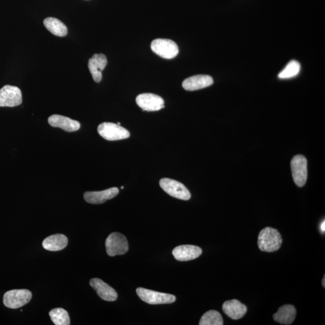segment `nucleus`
I'll return each instance as SVG.
<instances>
[{
    "label": "nucleus",
    "mask_w": 325,
    "mask_h": 325,
    "mask_svg": "<svg viewBox=\"0 0 325 325\" xmlns=\"http://www.w3.org/2000/svg\"><path fill=\"white\" fill-rule=\"evenodd\" d=\"M282 242L279 231L271 227L261 230L258 239L259 249L264 252L272 253L280 249Z\"/></svg>",
    "instance_id": "nucleus-1"
},
{
    "label": "nucleus",
    "mask_w": 325,
    "mask_h": 325,
    "mask_svg": "<svg viewBox=\"0 0 325 325\" xmlns=\"http://www.w3.org/2000/svg\"><path fill=\"white\" fill-rule=\"evenodd\" d=\"M203 253L201 247L194 245H181L172 251V254L178 261H187L198 258Z\"/></svg>",
    "instance_id": "nucleus-13"
},
{
    "label": "nucleus",
    "mask_w": 325,
    "mask_h": 325,
    "mask_svg": "<svg viewBox=\"0 0 325 325\" xmlns=\"http://www.w3.org/2000/svg\"><path fill=\"white\" fill-rule=\"evenodd\" d=\"M213 84L212 77L208 75H196L189 77L184 80L183 88L189 91H194L207 88Z\"/></svg>",
    "instance_id": "nucleus-14"
},
{
    "label": "nucleus",
    "mask_w": 325,
    "mask_h": 325,
    "mask_svg": "<svg viewBox=\"0 0 325 325\" xmlns=\"http://www.w3.org/2000/svg\"><path fill=\"white\" fill-rule=\"evenodd\" d=\"M118 193L119 189L117 187H112L99 192H87L84 194V199L89 204H101L113 199Z\"/></svg>",
    "instance_id": "nucleus-15"
},
{
    "label": "nucleus",
    "mask_w": 325,
    "mask_h": 325,
    "mask_svg": "<svg viewBox=\"0 0 325 325\" xmlns=\"http://www.w3.org/2000/svg\"><path fill=\"white\" fill-rule=\"evenodd\" d=\"M48 123L52 127L60 128L67 132H76L81 127L80 122L77 120L59 115H53L49 117Z\"/></svg>",
    "instance_id": "nucleus-16"
},
{
    "label": "nucleus",
    "mask_w": 325,
    "mask_h": 325,
    "mask_svg": "<svg viewBox=\"0 0 325 325\" xmlns=\"http://www.w3.org/2000/svg\"><path fill=\"white\" fill-rule=\"evenodd\" d=\"M117 124H118V125H119V126H120V122H118V123H117Z\"/></svg>",
    "instance_id": "nucleus-26"
},
{
    "label": "nucleus",
    "mask_w": 325,
    "mask_h": 325,
    "mask_svg": "<svg viewBox=\"0 0 325 325\" xmlns=\"http://www.w3.org/2000/svg\"><path fill=\"white\" fill-rule=\"evenodd\" d=\"M136 293L141 300L152 305L172 304L176 301V297L172 294L160 293L141 287L137 289Z\"/></svg>",
    "instance_id": "nucleus-6"
},
{
    "label": "nucleus",
    "mask_w": 325,
    "mask_h": 325,
    "mask_svg": "<svg viewBox=\"0 0 325 325\" xmlns=\"http://www.w3.org/2000/svg\"><path fill=\"white\" fill-rule=\"evenodd\" d=\"M107 64L106 56L103 54H95L89 60L88 68L91 73L93 80L99 83L102 80V71L106 68Z\"/></svg>",
    "instance_id": "nucleus-12"
},
{
    "label": "nucleus",
    "mask_w": 325,
    "mask_h": 325,
    "mask_svg": "<svg viewBox=\"0 0 325 325\" xmlns=\"http://www.w3.org/2000/svg\"><path fill=\"white\" fill-rule=\"evenodd\" d=\"M32 293L26 289L12 290L8 291L3 296V303L6 307L16 309L21 308L31 301Z\"/></svg>",
    "instance_id": "nucleus-3"
},
{
    "label": "nucleus",
    "mask_w": 325,
    "mask_h": 325,
    "mask_svg": "<svg viewBox=\"0 0 325 325\" xmlns=\"http://www.w3.org/2000/svg\"><path fill=\"white\" fill-rule=\"evenodd\" d=\"M90 285L103 300L113 302L118 298V293L115 289L99 278H93L90 280Z\"/></svg>",
    "instance_id": "nucleus-11"
},
{
    "label": "nucleus",
    "mask_w": 325,
    "mask_h": 325,
    "mask_svg": "<svg viewBox=\"0 0 325 325\" xmlns=\"http://www.w3.org/2000/svg\"><path fill=\"white\" fill-rule=\"evenodd\" d=\"M49 316L56 325H69L71 324L69 314L63 308H55L50 311Z\"/></svg>",
    "instance_id": "nucleus-21"
},
{
    "label": "nucleus",
    "mask_w": 325,
    "mask_h": 325,
    "mask_svg": "<svg viewBox=\"0 0 325 325\" xmlns=\"http://www.w3.org/2000/svg\"><path fill=\"white\" fill-rule=\"evenodd\" d=\"M291 169L294 183L299 187H303L307 180V160L301 155L294 157L291 162Z\"/></svg>",
    "instance_id": "nucleus-9"
},
{
    "label": "nucleus",
    "mask_w": 325,
    "mask_h": 325,
    "mask_svg": "<svg viewBox=\"0 0 325 325\" xmlns=\"http://www.w3.org/2000/svg\"><path fill=\"white\" fill-rule=\"evenodd\" d=\"M160 186L166 193L176 198L184 201L189 200L191 194L189 190L182 183L170 179H162Z\"/></svg>",
    "instance_id": "nucleus-7"
},
{
    "label": "nucleus",
    "mask_w": 325,
    "mask_h": 325,
    "mask_svg": "<svg viewBox=\"0 0 325 325\" xmlns=\"http://www.w3.org/2000/svg\"><path fill=\"white\" fill-rule=\"evenodd\" d=\"M152 51L161 58L172 59L179 53L177 43L172 40L167 39H157L154 40L151 44Z\"/></svg>",
    "instance_id": "nucleus-4"
},
{
    "label": "nucleus",
    "mask_w": 325,
    "mask_h": 325,
    "mask_svg": "<svg viewBox=\"0 0 325 325\" xmlns=\"http://www.w3.org/2000/svg\"><path fill=\"white\" fill-rule=\"evenodd\" d=\"M301 71L300 63L296 60H291L281 71L278 77L281 79H289L293 78L298 75Z\"/></svg>",
    "instance_id": "nucleus-23"
},
{
    "label": "nucleus",
    "mask_w": 325,
    "mask_h": 325,
    "mask_svg": "<svg viewBox=\"0 0 325 325\" xmlns=\"http://www.w3.org/2000/svg\"><path fill=\"white\" fill-rule=\"evenodd\" d=\"M99 135L109 141L129 138L130 133L123 127L111 122H103L98 127Z\"/></svg>",
    "instance_id": "nucleus-2"
},
{
    "label": "nucleus",
    "mask_w": 325,
    "mask_h": 325,
    "mask_svg": "<svg viewBox=\"0 0 325 325\" xmlns=\"http://www.w3.org/2000/svg\"><path fill=\"white\" fill-rule=\"evenodd\" d=\"M68 238L61 234H55L43 241V248L49 251H59L65 249L68 244Z\"/></svg>",
    "instance_id": "nucleus-19"
},
{
    "label": "nucleus",
    "mask_w": 325,
    "mask_h": 325,
    "mask_svg": "<svg viewBox=\"0 0 325 325\" xmlns=\"http://www.w3.org/2000/svg\"><path fill=\"white\" fill-rule=\"evenodd\" d=\"M321 231H323V232H324V231H325V222H324V221H323V222L322 223H321Z\"/></svg>",
    "instance_id": "nucleus-24"
},
{
    "label": "nucleus",
    "mask_w": 325,
    "mask_h": 325,
    "mask_svg": "<svg viewBox=\"0 0 325 325\" xmlns=\"http://www.w3.org/2000/svg\"><path fill=\"white\" fill-rule=\"evenodd\" d=\"M200 325H222L223 319L218 311L210 310L203 315L199 321Z\"/></svg>",
    "instance_id": "nucleus-22"
},
{
    "label": "nucleus",
    "mask_w": 325,
    "mask_h": 325,
    "mask_svg": "<svg viewBox=\"0 0 325 325\" xmlns=\"http://www.w3.org/2000/svg\"><path fill=\"white\" fill-rule=\"evenodd\" d=\"M324 281H325V278H324V277H323V280H322V286H323V287H325V283H324Z\"/></svg>",
    "instance_id": "nucleus-25"
},
{
    "label": "nucleus",
    "mask_w": 325,
    "mask_h": 325,
    "mask_svg": "<svg viewBox=\"0 0 325 325\" xmlns=\"http://www.w3.org/2000/svg\"><path fill=\"white\" fill-rule=\"evenodd\" d=\"M123 189V186H122L121 187V189Z\"/></svg>",
    "instance_id": "nucleus-27"
},
{
    "label": "nucleus",
    "mask_w": 325,
    "mask_h": 325,
    "mask_svg": "<svg viewBox=\"0 0 325 325\" xmlns=\"http://www.w3.org/2000/svg\"><path fill=\"white\" fill-rule=\"evenodd\" d=\"M222 310L227 316L233 320L241 319L247 312L246 307L236 299L225 302L222 306Z\"/></svg>",
    "instance_id": "nucleus-17"
},
{
    "label": "nucleus",
    "mask_w": 325,
    "mask_h": 325,
    "mask_svg": "<svg viewBox=\"0 0 325 325\" xmlns=\"http://www.w3.org/2000/svg\"><path fill=\"white\" fill-rule=\"evenodd\" d=\"M46 29L54 35L64 37L68 34V29L63 23L58 19L49 17L43 21Z\"/></svg>",
    "instance_id": "nucleus-20"
},
{
    "label": "nucleus",
    "mask_w": 325,
    "mask_h": 325,
    "mask_svg": "<svg viewBox=\"0 0 325 325\" xmlns=\"http://www.w3.org/2000/svg\"><path fill=\"white\" fill-rule=\"evenodd\" d=\"M107 254L110 257L125 254L129 250V243L126 236L119 233L110 234L106 241Z\"/></svg>",
    "instance_id": "nucleus-5"
},
{
    "label": "nucleus",
    "mask_w": 325,
    "mask_h": 325,
    "mask_svg": "<svg viewBox=\"0 0 325 325\" xmlns=\"http://www.w3.org/2000/svg\"><path fill=\"white\" fill-rule=\"evenodd\" d=\"M22 103V93L18 87L6 85L0 89V107H16Z\"/></svg>",
    "instance_id": "nucleus-8"
},
{
    "label": "nucleus",
    "mask_w": 325,
    "mask_h": 325,
    "mask_svg": "<svg viewBox=\"0 0 325 325\" xmlns=\"http://www.w3.org/2000/svg\"><path fill=\"white\" fill-rule=\"evenodd\" d=\"M296 311L291 305H284L273 315V319L282 324H291L295 319Z\"/></svg>",
    "instance_id": "nucleus-18"
},
{
    "label": "nucleus",
    "mask_w": 325,
    "mask_h": 325,
    "mask_svg": "<svg viewBox=\"0 0 325 325\" xmlns=\"http://www.w3.org/2000/svg\"><path fill=\"white\" fill-rule=\"evenodd\" d=\"M136 101L137 105L145 111H159L165 108V102L162 97L154 93H142L137 96Z\"/></svg>",
    "instance_id": "nucleus-10"
}]
</instances>
